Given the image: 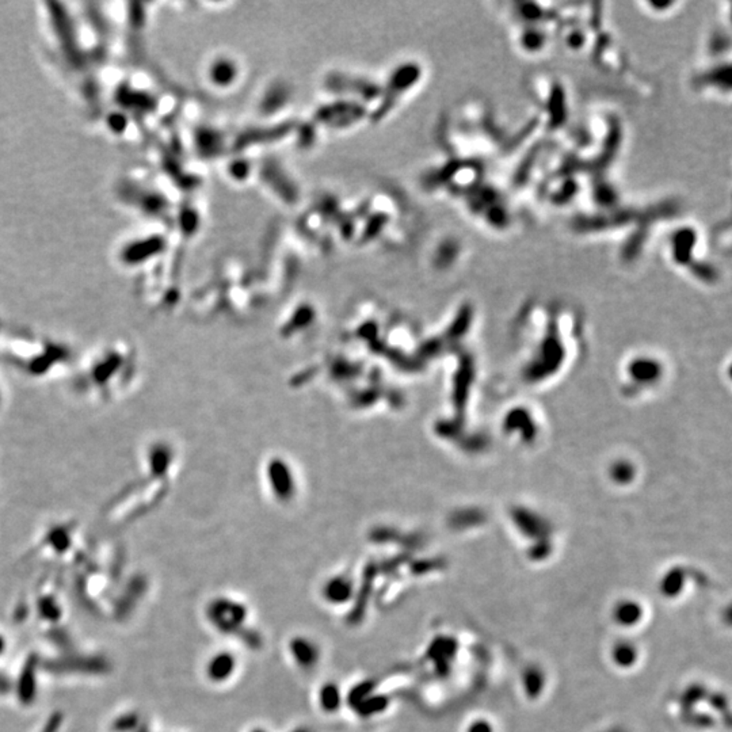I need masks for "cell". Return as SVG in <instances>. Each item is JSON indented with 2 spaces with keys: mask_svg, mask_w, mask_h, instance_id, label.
<instances>
[{
  "mask_svg": "<svg viewBox=\"0 0 732 732\" xmlns=\"http://www.w3.org/2000/svg\"><path fill=\"white\" fill-rule=\"evenodd\" d=\"M644 13L652 15V17H666L671 11L680 7V3L668 1V3H654V1H643L640 3Z\"/></svg>",
  "mask_w": 732,
  "mask_h": 732,
  "instance_id": "7a4b0ae2",
  "label": "cell"
},
{
  "mask_svg": "<svg viewBox=\"0 0 732 732\" xmlns=\"http://www.w3.org/2000/svg\"><path fill=\"white\" fill-rule=\"evenodd\" d=\"M537 21H521L514 29L512 41L517 49L525 56H540L550 48V31Z\"/></svg>",
  "mask_w": 732,
  "mask_h": 732,
  "instance_id": "6da1fadb",
  "label": "cell"
}]
</instances>
